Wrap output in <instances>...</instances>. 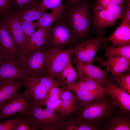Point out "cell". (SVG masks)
Listing matches in <instances>:
<instances>
[{
  "instance_id": "83f0119b",
  "label": "cell",
  "mask_w": 130,
  "mask_h": 130,
  "mask_svg": "<svg viewBox=\"0 0 130 130\" xmlns=\"http://www.w3.org/2000/svg\"><path fill=\"white\" fill-rule=\"evenodd\" d=\"M78 79V73L72 64L70 60L61 72L59 80L67 86L75 83Z\"/></svg>"
},
{
  "instance_id": "60d3db41",
  "label": "cell",
  "mask_w": 130,
  "mask_h": 130,
  "mask_svg": "<svg viewBox=\"0 0 130 130\" xmlns=\"http://www.w3.org/2000/svg\"><path fill=\"white\" fill-rule=\"evenodd\" d=\"M61 96H60L46 94L43 101H45L50 103L53 102L59 99H61Z\"/></svg>"
},
{
  "instance_id": "d4e9b609",
  "label": "cell",
  "mask_w": 130,
  "mask_h": 130,
  "mask_svg": "<svg viewBox=\"0 0 130 130\" xmlns=\"http://www.w3.org/2000/svg\"><path fill=\"white\" fill-rule=\"evenodd\" d=\"M64 87L66 90H69L77 89L95 92L106 91L100 83L91 79L80 80L74 83Z\"/></svg>"
},
{
  "instance_id": "44dd1931",
  "label": "cell",
  "mask_w": 130,
  "mask_h": 130,
  "mask_svg": "<svg viewBox=\"0 0 130 130\" xmlns=\"http://www.w3.org/2000/svg\"><path fill=\"white\" fill-rule=\"evenodd\" d=\"M61 99L62 108L61 116L65 119L68 118L75 113L76 110L75 106V93L72 91L66 90L62 93Z\"/></svg>"
},
{
  "instance_id": "b9f144b4",
  "label": "cell",
  "mask_w": 130,
  "mask_h": 130,
  "mask_svg": "<svg viewBox=\"0 0 130 130\" xmlns=\"http://www.w3.org/2000/svg\"><path fill=\"white\" fill-rule=\"evenodd\" d=\"M84 0H65L67 6H71L74 4Z\"/></svg>"
},
{
  "instance_id": "9c48e42d",
  "label": "cell",
  "mask_w": 130,
  "mask_h": 130,
  "mask_svg": "<svg viewBox=\"0 0 130 130\" xmlns=\"http://www.w3.org/2000/svg\"><path fill=\"white\" fill-rule=\"evenodd\" d=\"M75 46H68L65 49L47 52V68L48 76L59 80L60 74L70 60Z\"/></svg>"
},
{
  "instance_id": "d6986e66",
  "label": "cell",
  "mask_w": 130,
  "mask_h": 130,
  "mask_svg": "<svg viewBox=\"0 0 130 130\" xmlns=\"http://www.w3.org/2000/svg\"><path fill=\"white\" fill-rule=\"evenodd\" d=\"M24 81H10L0 79V107L23 87Z\"/></svg>"
},
{
  "instance_id": "6da1fadb",
  "label": "cell",
  "mask_w": 130,
  "mask_h": 130,
  "mask_svg": "<svg viewBox=\"0 0 130 130\" xmlns=\"http://www.w3.org/2000/svg\"><path fill=\"white\" fill-rule=\"evenodd\" d=\"M62 19L80 42L84 41L91 32L92 5L88 0H84L71 6L64 4Z\"/></svg>"
},
{
  "instance_id": "ffe728a7",
  "label": "cell",
  "mask_w": 130,
  "mask_h": 130,
  "mask_svg": "<svg viewBox=\"0 0 130 130\" xmlns=\"http://www.w3.org/2000/svg\"><path fill=\"white\" fill-rule=\"evenodd\" d=\"M11 9L13 14L18 19L30 22L37 20L46 13L47 10L42 5L41 3L37 5L19 10Z\"/></svg>"
},
{
  "instance_id": "f1b7e54d",
  "label": "cell",
  "mask_w": 130,
  "mask_h": 130,
  "mask_svg": "<svg viewBox=\"0 0 130 130\" xmlns=\"http://www.w3.org/2000/svg\"><path fill=\"white\" fill-rule=\"evenodd\" d=\"M16 119L14 130H38L35 123L28 114H19L15 116Z\"/></svg>"
},
{
  "instance_id": "d590c367",
  "label": "cell",
  "mask_w": 130,
  "mask_h": 130,
  "mask_svg": "<svg viewBox=\"0 0 130 130\" xmlns=\"http://www.w3.org/2000/svg\"><path fill=\"white\" fill-rule=\"evenodd\" d=\"M16 119L9 118L0 123V130H14Z\"/></svg>"
},
{
  "instance_id": "7c38bea8",
  "label": "cell",
  "mask_w": 130,
  "mask_h": 130,
  "mask_svg": "<svg viewBox=\"0 0 130 130\" xmlns=\"http://www.w3.org/2000/svg\"><path fill=\"white\" fill-rule=\"evenodd\" d=\"M91 11V30H93L97 36L103 37V29L114 26L117 20L107 8Z\"/></svg>"
},
{
  "instance_id": "ee69618b",
  "label": "cell",
  "mask_w": 130,
  "mask_h": 130,
  "mask_svg": "<svg viewBox=\"0 0 130 130\" xmlns=\"http://www.w3.org/2000/svg\"><path fill=\"white\" fill-rule=\"evenodd\" d=\"M2 60L1 55L0 51V65Z\"/></svg>"
},
{
  "instance_id": "603a6c76",
  "label": "cell",
  "mask_w": 130,
  "mask_h": 130,
  "mask_svg": "<svg viewBox=\"0 0 130 130\" xmlns=\"http://www.w3.org/2000/svg\"><path fill=\"white\" fill-rule=\"evenodd\" d=\"M65 5L63 4L57 9L49 13L44 14L37 21L34 22L37 28H47L58 20L62 18L64 13Z\"/></svg>"
},
{
  "instance_id": "484cf974",
  "label": "cell",
  "mask_w": 130,
  "mask_h": 130,
  "mask_svg": "<svg viewBox=\"0 0 130 130\" xmlns=\"http://www.w3.org/2000/svg\"><path fill=\"white\" fill-rule=\"evenodd\" d=\"M102 45L104 53L99 57L98 60H103L104 58L109 56H117L124 57L130 61V45L114 46L109 45L106 41H104Z\"/></svg>"
},
{
  "instance_id": "7402d4cb",
  "label": "cell",
  "mask_w": 130,
  "mask_h": 130,
  "mask_svg": "<svg viewBox=\"0 0 130 130\" xmlns=\"http://www.w3.org/2000/svg\"><path fill=\"white\" fill-rule=\"evenodd\" d=\"M70 91H73L75 94V106L76 109L98 98L108 95L106 91L95 92L77 89Z\"/></svg>"
},
{
  "instance_id": "f546056e",
  "label": "cell",
  "mask_w": 130,
  "mask_h": 130,
  "mask_svg": "<svg viewBox=\"0 0 130 130\" xmlns=\"http://www.w3.org/2000/svg\"><path fill=\"white\" fill-rule=\"evenodd\" d=\"M109 79L113 84H118L124 91L130 94V72L122 75L112 77L109 75Z\"/></svg>"
},
{
  "instance_id": "8992f818",
  "label": "cell",
  "mask_w": 130,
  "mask_h": 130,
  "mask_svg": "<svg viewBox=\"0 0 130 130\" xmlns=\"http://www.w3.org/2000/svg\"><path fill=\"white\" fill-rule=\"evenodd\" d=\"M104 41L103 37H93L90 36L84 41L77 43L72 54L73 62H93L95 59L98 60L99 57L95 56L100 49H103L102 45Z\"/></svg>"
},
{
  "instance_id": "4dcf8cb0",
  "label": "cell",
  "mask_w": 130,
  "mask_h": 130,
  "mask_svg": "<svg viewBox=\"0 0 130 130\" xmlns=\"http://www.w3.org/2000/svg\"><path fill=\"white\" fill-rule=\"evenodd\" d=\"M19 19L20 23L26 46L30 38L35 31L37 28L34 22H33Z\"/></svg>"
},
{
  "instance_id": "7bdbcfd3",
  "label": "cell",
  "mask_w": 130,
  "mask_h": 130,
  "mask_svg": "<svg viewBox=\"0 0 130 130\" xmlns=\"http://www.w3.org/2000/svg\"><path fill=\"white\" fill-rule=\"evenodd\" d=\"M120 6L125 8L124 3L125 0H114Z\"/></svg>"
},
{
  "instance_id": "7a4b0ae2",
  "label": "cell",
  "mask_w": 130,
  "mask_h": 130,
  "mask_svg": "<svg viewBox=\"0 0 130 130\" xmlns=\"http://www.w3.org/2000/svg\"><path fill=\"white\" fill-rule=\"evenodd\" d=\"M109 96L100 97L78 108L74 117L97 126L106 119L117 106Z\"/></svg>"
},
{
  "instance_id": "4316f807",
  "label": "cell",
  "mask_w": 130,
  "mask_h": 130,
  "mask_svg": "<svg viewBox=\"0 0 130 130\" xmlns=\"http://www.w3.org/2000/svg\"><path fill=\"white\" fill-rule=\"evenodd\" d=\"M63 130H97V126L90 122L78 120L74 117L65 120L63 126Z\"/></svg>"
},
{
  "instance_id": "74e56055",
  "label": "cell",
  "mask_w": 130,
  "mask_h": 130,
  "mask_svg": "<svg viewBox=\"0 0 130 130\" xmlns=\"http://www.w3.org/2000/svg\"><path fill=\"white\" fill-rule=\"evenodd\" d=\"M111 0H97L92 5L91 10L97 11L107 8Z\"/></svg>"
},
{
  "instance_id": "e575fe53",
  "label": "cell",
  "mask_w": 130,
  "mask_h": 130,
  "mask_svg": "<svg viewBox=\"0 0 130 130\" xmlns=\"http://www.w3.org/2000/svg\"><path fill=\"white\" fill-rule=\"evenodd\" d=\"M41 3L45 8L52 11L57 9L63 4L62 0H41Z\"/></svg>"
},
{
  "instance_id": "ab89813d",
  "label": "cell",
  "mask_w": 130,
  "mask_h": 130,
  "mask_svg": "<svg viewBox=\"0 0 130 130\" xmlns=\"http://www.w3.org/2000/svg\"><path fill=\"white\" fill-rule=\"evenodd\" d=\"M126 7L125 9L123 16L125 19L130 23V0H125Z\"/></svg>"
},
{
  "instance_id": "4fadbf2b",
  "label": "cell",
  "mask_w": 130,
  "mask_h": 130,
  "mask_svg": "<svg viewBox=\"0 0 130 130\" xmlns=\"http://www.w3.org/2000/svg\"><path fill=\"white\" fill-rule=\"evenodd\" d=\"M0 51L3 60H19L20 54L0 19Z\"/></svg>"
},
{
  "instance_id": "5bb4252c",
  "label": "cell",
  "mask_w": 130,
  "mask_h": 130,
  "mask_svg": "<svg viewBox=\"0 0 130 130\" xmlns=\"http://www.w3.org/2000/svg\"><path fill=\"white\" fill-rule=\"evenodd\" d=\"M103 87L117 106L121 109L130 112V94L113 84L108 77Z\"/></svg>"
},
{
  "instance_id": "5b68a950",
  "label": "cell",
  "mask_w": 130,
  "mask_h": 130,
  "mask_svg": "<svg viewBox=\"0 0 130 130\" xmlns=\"http://www.w3.org/2000/svg\"><path fill=\"white\" fill-rule=\"evenodd\" d=\"M47 52L43 47L24 51L19 63L27 77L48 76L47 68Z\"/></svg>"
},
{
  "instance_id": "2e32d148",
  "label": "cell",
  "mask_w": 130,
  "mask_h": 130,
  "mask_svg": "<svg viewBox=\"0 0 130 130\" xmlns=\"http://www.w3.org/2000/svg\"><path fill=\"white\" fill-rule=\"evenodd\" d=\"M27 77L18 60H2L0 65V79L10 81H24Z\"/></svg>"
},
{
  "instance_id": "1f68e13d",
  "label": "cell",
  "mask_w": 130,
  "mask_h": 130,
  "mask_svg": "<svg viewBox=\"0 0 130 130\" xmlns=\"http://www.w3.org/2000/svg\"><path fill=\"white\" fill-rule=\"evenodd\" d=\"M41 0H11L10 8H13L14 10H19L38 5L41 3Z\"/></svg>"
},
{
  "instance_id": "8fae6325",
  "label": "cell",
  "mask_w": 130,
  "mask_h": 130,
  "mask_svg": "<svg viewBox=\"0 0 130 130\" xmlns=\"http://www.w3.org/2000/svg\"><path fill=\"white\" fill-rule=\"evenodd\" d=\"M92 63L93 62L75 63L79 79L92 80L99 83L103 87L108 77V72L105 69L94 65Z\"/></svg>"
},
{
  "instance_id": "cb8c5ba5",
  "label": "cell",
  "mask_w": 130,
  "mask_h": 130,
  "mask_svg": "<svg viewBox=\"0 0 130 130\" xmlns=\"http://www.w3.org/2000/svg\"><path fill=\"white\" fill-rule=\"evenodd\" d=\"M48 35L46 28H38L26 45L25 51L34 50L42 47L46 41Z\"/></svg>"
},
{
  "instance_id": "ac0fdd59",
  "label": "cell",
  "mask_w": 130,
  "mask_h": 130,
  "mask_svg": "<svg viewBox=\"0 0 130 130\" xmlns=\"http://www.w3.org/2000/svg\"><path fill=\"white\" fill-rule=\"evenodd\" d=\"M130 112L120 109L110 117L104 127L107 130H130Z\"/></svg>"
},
{
  "instance_id": "9a60e30c",
  "label": "cell",
  "mask_w": 130,
  "mask_h": 130,
  "mask_svg": "<svg viewBox=\"0 0 130 130\" xmlns=\"http://www.w3.org/2000/svg\"><path fill=\"white\" fill-rule=\"evenodd\" d=\"M105 61L99 60L100 67L105 68V70L115 77L123 74L130 71V61L124 57L117 56L108 57Z\"/></svg>"
},
{
  "instance_id": "836d02e7",
  "label": "cell",
  "mask_w": 130,
  "mask_h": 130,
  "mask_svg": "<svg viewBox=\"0 0 130 130\" xmlns=\"http://www.w3.org/2000/svg\"><path fill=\"white\" fill-rule=\"evenodd\" d=\"M45 105L46 108L53 110L55 112L59 114V116H61L62 108V100L61 99L52 103L43 101L41 105Z\"/></svg>"
},
{
  "instance_id": "52a82bcc",
  "label": "cell",
  "mask_w": 130,
  "mask_h": 130,
  "mask_svg": "<svg viewBox=\"0 0 130 130\" xmlns=\"http://www.w3.org/2000/svg\"><path fill=\"white\" fill-rule=\"evenodd\" d=\"M28 114L38 130H61L65 120L53 110L43 109L40 106H33Z\"/></svg>"
},
{
  "instance_id": "30bf717a",
  "label": "cell",
  "mask_w": 130,
  "mask_h": 130,
  "mask_svg": "<svg viewBox=\"0 0 130 130\" xmlns=\"http://www.w3.org/2000/svg\"><path fill=\"white\" fill-rule=\"evenodd\" d=\"M10 35L18 51L22 54L25 51L24 36L19 19L9 12L0 18Z\"/></svg>"
},
{
  "instance_id": "8d00e7d4",
  "label": "cell",
  "mask_w": 130,
  "mask_h": 130,
  "mask_svg": "<svg viewBox=\"0 0 130 130\" xmlns=\"http://www.w3.org/2000/svg\"><path fill=\"white\" fill-rule=\"evenodd\" d=\"M11 0H0V16H4L10 11Z\"/></svg>"
},
{
  "instance_id": "277c9868",
  "label": "cell",
  "mask_w": 130,
  "mask_h": 130,
  "mask_svg": "<svg viewBox=\"0 0 130 130\" xmlns=\"http://www.w3.org/2000/svg\"><path fill=\"white\" fill-rule=\"evenodd\" d=\"M61 81L48 76L27 77L23 87L25 93L32 100L33 106H40L49 90L55 86H65Z\"/></svg>"
},
{
  "instance_id": "d6a6232c",
  "label": "cell",
  "mask_w": 130,
  "mask_h": 130,
  "mask_svg": "<svg viewBox=\"0 0 130 130\" xmlns=\"http://www.w3.org/2000/svg\"><path fill=\"white\" fill-rule=\"evenodd\" d=\"M107 8L117 20L123 17L125 9L120 6L114 0H111Z\"/></svg>"
},
{
  "instance_id": "ba28073f",
  "label": "cell",
  "mask_w": 130,
  "mask_h": 130,
  "mask_svg": "<svg viewBox=\"0 0 130 130\" xmlns=\"http://www.w3.org/2000/svg\"><path fill=\"white\" fill-rule=\"evenodd\" d=\"M32 106V100L24 91L20 90L0 107V121L1 122L18 113L28 114Z\"/></svg>"
},
{
  "instance_id": "f35d334b",
  "label": "cell",
  "mask_w": 130,
  "mask_h": 130,
  "mask_svg": "<svg viewBox=\"0 0 130 130\" xmlns=\"http://www.w3.org/2000/svg\"><path fill=\"white\" fill-rule=\"evenodd\" d=\"M66 89L64 86L61 88L59 87L58 86H55L51 88L47 94L61 96L62 93Z\"/></svg>"
},
{
  "instance_id": "3957f363",
  "label": "cell",
  "mask_w": 130,
  "mask_h": 130,
  "mask_svg": "<svg viewBox=\"0 0 130 130\" xmlns=\"http://www.w3.org/2000/svg\"><path fill=\"white\" fill-rule=\"evenodd\" d=\"M46 28L48 31V36L42 47L47 51L61 50L66 46H75L80 42L62 19Z\"/></svg>"
},
{
  "instance_id": "e0dca14e",
  "label": "cell",
  "mask_w": 130,
  "mask_h": 130,
  "mask_svg": "<svg viewBox=\"0 0 130 130\" xmlns=\"http://www.w3.org/2000/svg\"><path fill=\"white\" fill-rule=\"evenodd\" d=\"M104 38L105 41H109L113 46L130 45V23L123 17L120 24L113 32Z\"/></svg>"
}]
</instances>
